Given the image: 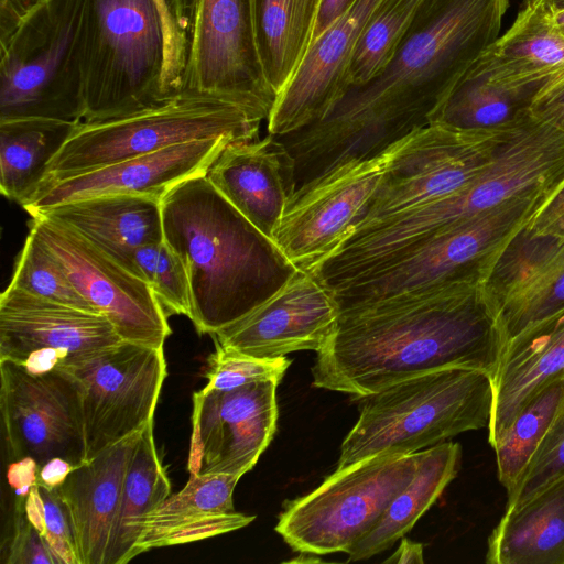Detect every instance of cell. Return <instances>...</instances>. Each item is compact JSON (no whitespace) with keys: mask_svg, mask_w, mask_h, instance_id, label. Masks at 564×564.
Segmentation results:
<instances>
[{"mask_svg":"<svg viewBox=\"0 0 564 564\" xmlns=\"http://www.w3.org/2000/svg\"><path fill=\"white\" fill-rule=\"evenodd\" d=\"M359 399V417L340 445L337 468L382 454H412L468 431L488 429L492 376L442 368Z\"/></svg>","mask_w":564,"mask_h":564,"instance_id":"277c9868","label":"cell"},{"mask_svg":"<svg viewBox=\"0 0 564 564\" xmlns=\"http://www.w3.org/2000/svg\"><path fill=\"white\" fill-rule=\"evenodd\" d=\"M10 285L52 302L100 314L76 290L57 258L31 230L15 263Z\"/></svg>","mask_w":564,"mask_h":564,"instance_id":"8d00e7d4","label":"cell"},{"mask_svg":"<svg viewBox=\"0 0 564 564\" xmlns=\"http://www.w3.org/2000/svg\"><path fill=\"white\" fill-rule=\"evenodd\" d=\"M357 0H323L313 41L341 17ZM312 41V42H313Z\"/></svg>","mask_w":564,"mask_h":564,"instance_id":"f907efd6","label":"cell"},{"mask_svg":"<svg viewBox=\"0 0 564 564\" xmlns=\"http://www.w3.org/2000/svg\"><path fill=\"white\" fill-rule=\"evenodd\" d=\"M339 317L333 292L312 271L297 272L253 311L213 334L215 345L256 358L318 352Z\"/></svg>","mask_w":564,"mask_h":564,"instance_id":"d6986e66","label":"cell"},{"mask_svg":"<svg viewBox=\"0 0 564 564\" xmlns=\"http://www.w3.org/2000/svg\"><path fill=\"white\" fill-rule=\"evenodd\" d=\"M181 33V90L223 97L268 119L276 99L260 59L252 0H166Z\"/></svg>","mask_w":564,"mask_h":564,"instance_id":"30bf717a","label":"cell"},{"mask_svg":"<svg viewBox=\"0 0 564 564\" xmlns=\"http://www.w3.org/2000/svg\"><path fill=\"white\" fill-rule=\"evenodd\" d=\"M161 209L163 240L187 272L188 318L198 334L213 335L240 319L299 270L205 174L173 187Z\"/></svg>","mask_w":564,"mask_h":564,"instance_id":"3957f363","label":"cell"},{"mask_svg":"<svg viewBox=\"0 0 564 564\" xmlns=\"http://www.w3.org/2000/svg\"><path fill=\"white\" fill-rule=\"evenodd\" d=\"M525 228L534 235L553 236L564 240V185Z\"/></svg>","mask_w":564,"mask_h":564,"instance_id":"f6af8a7d","label":"cell"},{"mask_svg":"<svg viewBox=\"0 0 564 564\" xmlns=\"http://www.w3.org/2000/svg\"><path fill=\"white\" fill-rule=\"evenodd\" d=\"M401 141L295 192L273 240L297 269L313 271L360 225Z\"/></svg>","mask_w":564,"mask_h":564,"instance_id":"2e32d148","label":"cell"},{"mask_svg":"<svg viewBox=\"0 0 564 564\" xmlns=\"http://www.w3.org/2000/svg\"><path fill=\"white\" fill-rule=\"evenodd\" d=\"M278 384L265 380L193 394L189 475L241 478L253 468L276 431Z\"/></svg>","mask_w":564,"mask_h":564,"instance_id":"ac0fdd59","label":"cell"},{"mask_svg":"<svg viewBox=\"0 0 564 564\" xmlns=\"http://www.w3.org/2000/svg\"><path fill=\"white\" fill-rule=\"evenodd\" d=\"M44 0H0V44Z\"/></svg>","mask_w":564,"mask_h":564,"instance_id":"7dc6e473","label":"cell"},{"mask_svg":"<svg viewBox=\"0 0 564 564\" xmlns=\"http://www.w3.org/2000/svg\"><path fill=\"white\" fill-rule=\"evenodd\" d=\"M63 369L82 387L86 462L153 421L166 377L163 348L121 340Z\"/></svg>","mask_w":564,"mask_h":564,"instance_id":"4fadbf2b","label":"cell"},{"mask_svg":"<svg viewBox=\"0 0 564 564\" xmlns=\"http://www.w3.org/2000/svg\"><path fill=\"white\" fill-rule=\"evenodd\" d=\"M164 62L163 24L154 0H85L82 121L121 118L169 97Z\"/></svg>","mask_w":564,"mask_h":564,"instance_id":"5b68a950","label":"cell"},{"mask_svg":"<svg viewBox=\"0 0 564 564\" xmlns=\"http://www.w3.org/2000/svg\"><path fill=\"white\" fill-rule=\"evenodd\" d=\"M85 0H44L0 44V121H82Z\"/></svg>","mask_w":564,"mask_h":564,"instance_id":"ba28073f","label":"cell"},{"mask_svg":"<svg viewBox=\"0 0 564 564\" xmlns=\"http://www.w3.org/2000/svg\"><path fill=\"white\" fill-rule=\"evenodd\" d=\"M529 110L538 119L564 131V84L535 96Z\"/></svg>","mask_w":564,"mask_h":564,"instance_id":"bcb514c9","label":"cell"},{"mask_svg":"<svg viewBox=\"0 0 564 564\" xmlns=\"http://www.w3.org/2000/svg\"><path fill=\"white\" fill-rule=\"evenodd\" d=\"M0 410L8 456L35 459L40 466L61 457L84 464L82 387L68 370L33 375L0 360Z\"/></svg>","mask_w":564,"mask_h":564,"instance_id":"5bb4252c","label":"cell"},{"mask_svg":"<svg viewBox=\"0 0 564 564\" xmlns=\"http://www.w3.org/2000/svg\"><path fill=\"white\" fill-rule=\"evenodd\" d=\"M163 24L165 42V62L163 69V90L166 96L181 91L183 70V44L181 33L170 12L166 0H154Z\"/></svg>","mask_w":564,"mask_h":564,"instance_id":"ee69618b","label":"cell"},{"mask_svg":"<svg viewBox=\"0 0 564 564\" xmlns=\"http://www.w3.org/2000/svg\"><path fill=\"white\" fill-rule=\"evenodd\" d=\"M79 121L17 118L0 121V191L21 206L45 178L52 159Z\"/></svg>","mask_w":564,"mask_h":564,"instance_id":"f546056e","label":"cell"},{"mask_svg":"<svg viewBox=\"0 0 564 564\" xmlns=\"http://www.w3.org/2000/svg\"><path fill=\"white\" fill-rule=\"evenodd\" d=\"M510 0H424L387 65L351 86L319 121L278 137L295 161L296 188L381 154L432 115L500 36Z\"/></svg>","mask_w":564,"mask_h":564,"instance_id":"6da1fadb","label":"cell"},{"mask_svg":"<svg viewBox=\"0 0 564 564\" xmlns=\"http://www.w3.org/2000/svg\"><path fill=\"white\" fill-rule=\"evenodd\" d=\"M322 3L323 0H252L262 68L276 96L312 44Z\"/></svg>","mask_w":564,"mask_h":564,"instance_id":"4dcf8cb0","label":"cell"},{"mask_svg":"<svg viewBox=\"0 0 564 564\" xmlns=\"http://www.w3.org/2000/svg\"><path fill=\"white\" fill-rule=\"evenodd\" d=\"M563 239L534 235L525 227L505 246L482 289L491 305L545 267L561 250Z\"/></svg>","mask_w":564,"mask_h":564,"instance_id":"74e56055","label":"cell"},{"mask_svg":"<svg viewBox=\"0 0 564 564\" xmlns=\"http://www.w3.org/2000/svg\"><path fill=\"white\" fill-rule=\"evenodd\" d=\"M142 431L74 468L57 488L65 506L77 564H106L123 480Z\"/></svg>","mask_w":564,"mask_h":564,"instance_id":"603a6c76","label":"cell"},{"mask_svg":"<svg viewBox=\"0 0 564 564\" xmlns=\"http://www.w3.org/2000/svg\"><path fill=\"white\" fill-rule=\"evenodd\" d=\"M524 112L490 129L464 130L430 123L404 138L355 231L469 184L489 164Z\"/></svg>","mask_w":564,"mask_h":564,"instance_id":"7c38bea8","label":"cell"},{"mask_svg":"<svg viewBox=\"0 0 564 564\" xmlns=\"http://www.w3.org/2000/svg\"><path fill=\"white\" fill-rule=\"evenodd\" d=\"M25 497H17L13 530L9 541V564H56L44 539L31 524L25 514Z\"/></svg>","mask_w":564,"mask_h":564,"instance_id":"7bdbcfd3","label":"cell"},{"mask_svg":"<svg viewBox=\"0 0 564 564\" xmlns=\"http://www.w3.org/2000/svg\"><path fill=\"white\" fill-rule=\"evenodd\" d=\"M469 69L533 99L564 84V34L541 4H522L511 26Z\"/></svg>","mask_w":564,"mask_h":564,"instance_id":"cb8c5ba5","label":"cell"},{"mask_svg":"<svg viewBox=\"0 0 564 564\" xmlns=\"http://www.w3.org/2000/svg\"><path fill=\"white\" fill-rule=\"evenodd\" d=\"M170 495V479L159 457L151 422L142 430L127 468L106 564H124L137 556L145 519Z\"/></svg>","mask_w":564,"mask_h":564,"instance_id":"1f68e13d","label":"cell"},{"mask_svg":"<svg viewBox=\"0 0 564 564\" xmlns=\"http://www.w3.org/2000/svg\"><path fill=\"white\" fill-rule=\"evenodd\" d=\"M531 101L530 95L491 84L468 69L432 115L430 123L464 130L490 129L516 120Z\"/></svg>","mask_w":564,"mask_h":564,"instance_id":"836d02e7","label":"cell"},{"mask_svg":"<svg viewBox=\"0 0 564 564\" xmlns=\"http://www.w3.org/2000/svg\"><path fill=\"white\" fill-rule=\"evenodd\" d=\"M419 452L371 456L336 468L310 494L286 501L274 528L296 552L346 553L412 479Z\"/></svg>","mask_w":564,"mask_h":564,"instance_id":"9c48e42d","label":"cell"},{"mask_svg":"<svg viewBox=\"0 0 564 564\" xmlns=\"http://www.w3.org/2000/svg\"><path fill=\"white\" fill-rule=\"evenodd\" d=\"M295 172L288 148L269 133L261 140L227 144L205 175L240 214L273 240L296 191Z\"/></svg>","mask_w":564,"mask_h":564,"instance_id":"7402d4cb","label":"cell"},{"mask_svg":"<svg viewBox=\"0 0 564 564\" xmlns=\"http://www.w3.org/2000/svg\"><path fill=\"white\" fill-rule=\"evenodd\" d=\"M229 143L232 141L225 137L194 140L42 184L22 207L33 217L66 202L107 194L162 199L185 180L206 174Z\"/></svg>","mask_w":564,"mask_h":564,"instance_id":"44dd1931","label":"cell"},{"mask_svg":"<svg viewBox=\"0 0 564 564\" xmlns=\"http://www.w3.org/2000/svg\"><path fill=\"white\" fill-rule=\"evenodd\" d=\"M122 339L102 314L52 302L12 285L0 295V360L42 375L78 365Z\"/></svg>","mask_w":564,"mask_h":564,"instance_id":"e0dca14e","label":"cell"},{"mask_svg":"<svg viewBox=\"0 0 564 564\" xmlns=\"http://www.w3.org/2000/svg\"><path fill=\"white\" fill-rule=\"evenodd\" d=\"M424 0H381L369 18L355 51L349 87L366 83L393 56Z\"/></svg>","mask_w":564,"mask_h":564,"instance_id":"d590c367","label":"cell"},{"mask_svg":"<svg viewBox=\"0 0 564 564\" xmlns=\"http://www.w3.org/2000/svg\"><path fill=\"white\" fill-rule=\"evenodd\" d=\"M39 471L37 462L31 457L13 460L8 466L7 479L17 497H26L30 489L37 485Z\"/></svg>","mask_w":564,"mask_h":564,"instance_id":"c3c4849f","label":"cell"},{"mask_svg":"<svg viewBox=\"0 0 564 564\" xmlns=\"http://www.w3.org/2000/svg\"><path fill=\"white\" fill-rule=\"evenodd\" d=\"M240 477L189 475L187 484L144 521L137 555L189 543L247 527L254 516L235 511L232 495Z\"/></svg>","mask_w":564,"mask_h":564,"instance_id":"484cf974","label":"cell"},{"mask_svg":"<svg viewBox=\"0 0 564 564\" xmlns=\"http://www.w3.org/2000/svg\"><path fill=\"white\" fill-rule=\"evenodd\" d=\"M554 193L511 199L452 226L384 264L330 289L339 313L393 296L459 281L487 280L508 241L551 200Z\"/></svg>","mask_w":564,"mask_h":564,"instance_id":"52a82bcc","label":"cell"},{"mask_svg":"<svg viewBox=\"0 0 564 564\" xmlns=\"http://www.w3.org/2000/svg\"><path fill=\"white\" fill-rule=\"evenodd\" d=\"M460 460L462 447L454 442L420 451L412 479L393 498L375 527L346 552L349 561L368 560L402 539L456 477Z\"/></svg>","mask_w":564,"mask_h":564,"instance_id":"f1b7e54d","label":"cell"},{"mask_svg":"<svg viewBox=\"0 0 564 564\" xmlns=\"http://www.w3.org/2000/svg\"><path fill=\"white\" fill-rule=\"evenodd\" d=\"M564 375V313L508 340L492 377L488 442L494 448L524 404Z\"/></svg>","mask_w":564,"mask_h":564,"instance_id":"d4e9b609","label":"cell"},{"mask_svg":"<svg viewBox=\"0 0 564 564\" xmlns=\"http://www.w3.org/2000/svg\"><path fill=\"white\" fill-rule=\"evenodd\" d=\"M36 215L74 229L132 273L133 251L163 240L161 199L152 196L99 195L66 202Z\"/></svg>","mask_w":564,"mask_h":564,"instance_id":"4316f807","label":"cell"},{"mask_svg":"<svg viewBox=\"0 0 564 564\" xmlns=\"http://www.w3.org/2000/svg\"><path fill=\"white\" fill-rule=\"evenodd\" d=\"M505 344L564 313V243L532 278L492 304Z\"/></svg>","mask_w":564,"mask_h":564,"instance_id":"e575fe53","label":"cell"},{"mask_svg":"<svg viewBox=\"0 0 564 564\" xmlns=\"http://www.w3.org/2000/svg\"><path fill=\"white\" fill-rule=\"evenodd\" d=\"M74 468L76 467L64 458H51L40 468L37 485L48 489L58 488Z\"/></svg>","mask_w":564,"mask_h":564,"instance_id":"681fc988","label":"cell"},{"mask_svg":"<svg viewBox=\"0 0 564 564\" xmlns=\"http://www.w3.org/2000/svg\"><path fill=\"white\" fill-rule=\"evenodd\" d=\"M534 2L541 4L543 8L551 12L564 10V0H534L532 3Z\"/></svg>","mask_w":564,"mask_h":564,"instance_id":"f5cc1de1","label":"cell"},{"mask_svg":"<svg viewBox=\"0 0 564 564\" xmlns=\"http://www.w3.org/2000/svg\"><path fill=\"white\" fill-rule=\"evenodd\" d=\"M384 563L404 564L415 563L422 564L423 560V545L421 543L411 541L406 538L401 539V543L397 551L384 560Z\"/></svg>","mask_w":564,"mask_h":564,"instance_id":"816d5d0a","label":"cell"},{"mask_svg":"<svg viewBox=\"0 0 564 564\" xmlns=\"http://www.w3.org/2000/svg\"><path fill=\"white\" fill-rule=\"evenodd\" d=\"M291 360L285 356L256 358L216 345L209 356L206 389L232 390L246 384L272 380L280 383Z\"/></svg>","mask_w":564,"mask_h":564,"instance_id":"ab89813d","label":"cell"},{"mask_svg":"<svg viewBox=\"0 0 564 564\" xmlns=\"http://www.w3.org/2000/svg\"><path fill=\"white\" fill-rule=\"evenodd\" d=\"M549 11V10H547ZM552 21L555 25V28L564 34V10L557 11V12H551Z\"/></svg>","mask_w":564,"mask_h":564,"instance_id":"db71d44e","label":"cell"},{"mask_svg":"<svg viewBox=\"0 0 564 564\" xmlns=\"http://www.w3.org/2000/svg\"><path fill=\"white\" fill-rule=\"evenodd\" d=\"M33 231L57 258L76 290L105 315L122 340L163 348L167 314L150 285L74 229L43 215Z\"/></svg>","mask_w":564,"mask_h":564,"instance_id":"9a60e30c","label":"cell"},{"mask_svg":"<svg viewBox=\"0 0 564 564\" xmlns=\"http://www.w3.org/2000/svg\"><path fill=\"white\" fill-rule=\"evenodd\" d=\"M39 487L44 501L42 538L56 564H77L69 519L58 490Z\"/></svg>","mask_w":564,"mask_h":564,"instance_id":"b9f144b4","label":"cell"},{"mask_svg":"<svg viewBox=\"0 0 564 564\" xmlns=\"http://www.w3.org/2000/svg\"><path fill=\"white\" fill-rule=\"evenodd\" d=\"M133 273L144 280L166 314H191V292L186 269L164 241L138 247L132 254Z\"/></svg>","mask_w":564,"mask_h":564,"instance_id":"f35d334b","label":"cell"},{"mask_svg":"<svg viewBox=\"0 0 564 564\" xmlns=\"http://www.w3.org/2000/svg\"><path fill=\"white\" fill-rule=\"evenodd\" d=\"M564 185V131L528 110L489 164L463 188L406 210L400 224L408 239L423 241L511 199L557 193Z\"/></svg>","mask_w":564,"mask_h":564,"instance_id":"8fae6325","label":"cell"},{"mask_svg":"<svg viewBox=\"0 0 564 564\" xmlns=\"http://www.w3.org/2000/svg\"><path fill=\"white\" fill-rule=\"evenodd\" d=\"M381 0H357L308 47L267 119L281 137L323 119L349 88L348 73L361 33Z\"/></svg>","mask_w":564,"mask_h":564,"instance_id":"ffe728a7","label":"cell"},{"mask_svg":"<svg viewBox=\"0 0 564 564\" xmlns=\"http://www.w3.org/2000/svg\"><path fill=\"white\" fill-rule=\"evenodd\" d=\"M503 340L479 281H459L341 311L312 368L313 386L357 398L448 368L489 372Z\"/></svg>","mask_w":564,"mask_h":564,"instance_id":"7a4b0ae2","label":"cell"},{"mask_svg":"<svg viewBox=\"0 0 564 564\" xmlns=\"http://www.w3.org/2000/svg\"><path fill=\"white\" fill-rule=\"evenodd\" d=\"M264 120L260 112L232 100L182 90L121 118L79 121L50 162L41 185L194 140H256Z\"/></svg>","mask_w":564,"mask_h":564,"instance_id":"8992f818","label":"cell"},{"mask_svg":"<svg viewBox=\"0 0 564 564\" xmlns=\"http://www.w3.org/2000/svg\"><path fill=\"white\" fill-rule=\"evenodd\" d=\"M563 408L564 375L547 383L524 404L492 448L498 479L507 492L523 475Z\"/></svg>","mask_w":564,"mask_h":564,"instance_id":"d6a6232c","label":"cell"},{"mask_svg":"<svg viewBox=\"0 0 564 564\" xmlns=\"http://www.w3.org/2000/svg\"><path fill=\"white\" fill-rule=\"evenodd\" d=\"M490 564H564V475L505 510L488 538Z\"/></svg>","mask_w":564,"mask_h":564,"instance_id":"83f0119b","label":"cell"},{"mask_svg":"<svg viewBox=\"0 0 564 564\" xmlns=\"http://www.w3.org/2000/svg\"><path fill=\"white\" fill-rule=\"evenodd\" d=\"M562 475H564V408L514 488L507 492L505 510L525 502Z\"/></svg>","mask_w":564,"mask_h":564,"instance_id":"60d3db41","label":"cell"}]
</instances>
